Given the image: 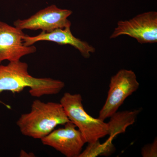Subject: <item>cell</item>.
Segmentation results:
<instances>
[{
	"label": "cell",
	"instance_id": "cell-1",
	"mask_svg": "<svg viewBox=\"0 0 157 157\" xmlns=\"http://www.w3.org/2000/svg\"><path fill=\"white\" fill-rule=\"evenodd\" d=\"M27 63L9 62L7 65H0V94L6 91L19 93L26 87L30 88L31 96L40 98L45 95L58 94L65 87L64 82L51 78H36L28 72ZM0 104L10 109V106L0 100Z\"/></svg>",
	"mask_w": 157,
	"mask_h": 157
},
{
	"label": "cell",
	"instance_id": "cell-2",
	"mask_svg": "<svg viewBox=\"0 0 157 157\" xmlns=\"http://www.w3.org/2000/svg\"><path fill=\"white\" fill-rule=\"evenodd\" d=\"M69 121L60 103L36 100L32 103L31 111L21 114L17 125L23 135L41 140L57 126Z\"/></svg>",
	"mask_w": 157,
	"mask_h": 157
},
{
	"label": "cell",
	"instance_id": "cell-3",
	"mask_svg": "<svg viewBox=\"0 0 157 157\" xmlns=\"http://www.w3.org/2000/svg\"><path fill=\"white\" fill-rule=\"evenodd\" d=\"M70 121L78 128L86 143H93L108 135L107 123L90 116L85 111L80 94L67 92L60 100Z\"/></svg>",
	"mask_w": 157,
	"mask_h": 157
},
{
	"label": "cell",
	"instance_id": "cell-4",
	"mask_svg": "<svg viewBox=\"0 0 157 157\" xmlns=\"http://www.w3.org/2000/svg\"><path fill=\"white\" fill-rule=\"evenodd\" d=\"M139 86L136 74L132 70H120L110 78L107 99L98 118L104 121L110 117L126 99L138 90Z\"/></svg>",
	"mask_w": 157,
	"mask_h": 157
},
{
	"label": "cell",
	"instance_id": "cell-5",
	"mask_svg": "<svg viewBox=\"0 0 157 157\" xmlns=\"http://www.w3.org/2000/svg\"><path fill=\"white\" fill-rule=\"evenodd\" d=\"M127 35L140 44L157 42V12L147 11L129 20L120 21L110 39Z\"/></svg>",
	"mask_w": 157,
	"mask_h": 157
},
{
	"label": "cell",
	"instance_id": "cell-6",
	"mask_svg": "<svg viewBox=\"0 0 157 157\" xmlns=\"http://www.w3.org/2000/svg\"><path fill=\"white\" fill-rule=\"evenodd\" d=\"M72 13L71 10L59 9L52 5L38 11L29 18L17 20L14 21V25L22 30H41L45 33H50L57 29L71 26V22L68 18Z\"/></svg>",
	"mask_w": 157,
	"mask_h": 157
},
{
	"label": "cell",
	"instance_id": "cell-7",
	"mask_svg": "<svg viewBox=\"0 0 157 157\" xmlns=\"http://www.w3.org/2000/svg\"><path fill=\"white\" fill-rule=\"evenodd\" d=\"M69 121L64 127L54 129L41 139L44 145L52 147L67 157H78L86 143L80 131Z\"/></svg>",
	"mask_w": 157,
	"mask_h": 157
},
{
	"label": "cell",
	"instance_id": "cell-8",
	"mask_svg": "<svg viewBox=\"0 0 157 157\" xmlns=\"http://www.w3.org/2000/svg\"><path fill=\"white\" fill-rule=\"evenodd\" d=\"M25 35L22 30L0 21V64L5 60L18 61L23 56L36 52L34 45H24Z\"/></svg>",
	"mask_w": 157,
	"mask_h": 157
},
{
	"label": "cell",
	"instance_id": "cell-9",
	"mask_svg": "<svg viewBox=\"0 0 157 157\" xmlns=\"http://www.w3.org/2000/svg\"><path fill=\"white\" fill-rule=\"evenodd\" d=\"M49 41L60 45H69L73 46L81 53L85 58L90 57L91 53L95 52V48L87 42L76 38L72 34L71 26L57 29L46 33L42 32L39 35L30 36L25 35L23 37V44L26 46L33 45L39 41Z\"/></svg>",
	"mask_w": 157,
	"mask_h": 157
},
{
	"label": "cell",
	"instance_id": "cell-10",
	"mask_svg": "<svg viewBox=\"0 0 157 157\" xmlns=\"http://www.w3.org/2000/svg\"><path fill=\"white\" fill-rule=\"evenodd\" d=\"M140 109L117 111L110 117L107 123L108 126V139L113 140L118 135L125 133L127 128L135 123Z\"/></svg>",
	"mask_w": 157,
	"mask_h": 157
},
{
	"label": "cell",
	"instance_id": "cell-11",
	"mask_svg": "<svg viewBox=\"0 0 157 157\" xmlns=\"http://www.w3.org/2000/svg\"><path fill=\"white\" fill-rule=\"evenodd\" d=\"M88 144V145L86 149L82 152L78 157H94L98 155L107 156L111 155L115 150L112 140L109 139L103 144L100 143L99 140Z\"/></svg>",
	"mask_w": 157,
	"mask_h": 157
},
{
	"label": "cell",
	"instance_id": "cell-12",
	"mask_svg": "<svg viewBox=\"0 0 157 157\" xmlns=\"http://www.w3.org/2000/svg\"><path fill=\"white\" fill-rule=\"evenodd\" d=\"M141 154L143 157H157V138L152 143L145 144L141 148Z\"/></svg>",
	"mask_w": 157,
	"mask_h": 157
},
{
	"label": "cell",
	"instance_id": "cell-13",
	"mask_svg": "<svg viewBox=\"0 0 157 157\" xmlns=\"http://www.w3.org/2000/svg\"><path fill=\"white\" fill-rule=\"evenodd\" d=\"M20 157H30V156H32V157L33 156V155H34L32 153L30 155V154H28L26 152H25L24 151L21 150V152L20 153Z\"/></svg>",
	"mask_w": 157,
	"mask_h": 157
}]
</instances>
